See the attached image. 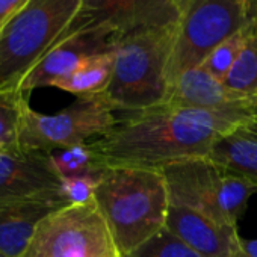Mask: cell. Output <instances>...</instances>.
Returning a JSON list of instances; mask_svg holds the SVG:
<instances>
[{"instance_id":"cell-1","label":"cell","mask_w":257,"mask_h":257,"mask_svg":"<svg viewBox=\"0 0 257 257\" xmlns=\"http://www.w3.org/2000/svg\"><path fill=\"white\" fill-rule=\"evenodd\" d=\"M255 113L159 104L128 112L107 134L88 144L101 168L159 170L171 162L209 156L216 141Z\"/></svg>"},{"instance_id":"cell-2","label":"cell","mask_w":257,"mask_h":257,"mask_svg":"<svg viewBox=\"0 0 257 257\" xmlns=\"http://www.w3.org/2000/svg\"><path fill=\"white\" fill-rule=\"evenodd\" d=\"M94 200L121 257L134 252L167 225L170 195L158 168L107 167L100 176Z\"/></svg>"},{"instance_id":"cell-3","label":"cell","mask_w":257,"mask_h":257,"mask_svg":"<svg viewBox=\"0 0 257 257\" xmlns=\"http://www.w3.org/2000/svg\"><path fill=\"white\" fill-rule=\"evenodd\" d=\"M176 23L119 35L113 50V74L101 92L115 110L140 112L165 101Z\"/></svg>"},{"instance_id":"cell-4","label":"cell","mask_w":257,"mask_h":257,"mask_svg":"<svg viewBox=\"0 0 257 257\" xmlns=\"http://www.w3.org/2000/svg\"><path fill=\"white\" fill-rule=\"evenodd\" d=\"M170 204L188 207L218 222L237 225L257 186L216 164L209 156L189 158L159 168Z\"/></svg>"},{"instance_id":"cell-5","label":"cell","mask_w":257,"mask_h":257,"mask_svg":"<svg viewBox=\"0 0 257 257\" xmlns=\"http://www.w3.org/2000/svg\"><path fill=\"white\" fill-rule=\"evenodd\" d=\"M82 0H29L0 31V85L17 82L70 35Z\"/></svg>"},{"instance_id":"cell-6","label":"cell","mask_w":257,"mask_h":257,"mask_svg":"<svg viewBox=\"0 0 257 257\" xmlns=\"http://www.w3.org/2000/svg\"><path fill=\"white\" fill-rule=\"evenodd\" d=\"M179 19L168 64V88L200 67L222 41L251 25L249 0H176Z\"/></svg>"},{"instance_id":"cell-7","label":"cell","mask_w":257,"mask_h":257,"mask_svg":"<svg viewBox=\"0 0 257 257\" xmlns=\"http://www.w3.org/2000/svg\"><path fill=\"white\" fill-rule=\"evenodd\" d=\"M22 257H121L109 225L94 201L67 204L37 225Z\"/></svg>"},{"instance_id":"cell-8","label":"cell","mask_w":257,"mask_h":257,"mask_svg":"<svg viewBox=\"0 0 257 257\" xmlns=\"http://www.w3.org/2000/svg\"><path fill=\"white\" fill-rule=\"evenodd\" d=\"M115 107L103 94L77 97L55 115H44L31 106L25 110L19 147L52 153L88 144L107 134L118 122Z\"/></svg>"},{"instance_id":"cell-9","label":"cell","mask_w":257,"mask_h":257,"mask_svg":"<svg viewBox=\"0 0 257 257\" xmlns=\"http://www.w3.org/2000/svg\"><path fill=\"white\" fill-rule=\"evenodd\" d=\"M176 0H82L70 34L92 28H110L119 35L144 28L176 23Z\"/></svg>"},{"instance_id":"cell-10","label":"cell","mask_w":257,"mask_h":257,"mask_svg":"<svg viewBox=\"0 0 257 257\" xmlns=\"http://www.w3.org/2000/svg\"><path fill=\"white\" fill-rule=\"evenodd\" d=\"M119 34L110 28H92L77 31L49 50L19 82L22 91L31 94L37 88L52 86L56 80L68 76L83 61L113 52Z\"/></svg>"},{"instance_id":"cell-11","label":"cell","mask_w":257,"mask_h":257,"mask_svg":"<svg viewBox=\"0 0 257 257\" xmlns=\"http://www.w3.org/2000/svg\"><path fill=\"white\" fill-rule=\"evenodd\" d=\"M61 183L50 153L22 147L0 150V198L59 192Z\"/></svg>"},{"instance_id":"cell-12","label":"cell","mask_w":257,"mask_h":257,"mask_svg":"<svg viewBox=\"0 0 257 257\" xmlns=\"http://www.w3.org/2000/svg\"><path fill=\"white\" fill-rule=\"evenodd\" d=\"M67 204L61 191L0 198V255L22 257L41 219Z\"/></svg>"},{"instance_id":"cell-13","label":"cell","mask_w":257,"mask_h":257,"mask_svg":"<svg viewBox=\"0 0 257 257\" xmlns=\"http://www.w3.org/2000/svg\"><path fill=\"white\" fill-rule=\"evenodd\" d=\"M165 228L201 257L242 255L237 225L218 222L188 207L170 204Z\"/></svg>"},{"instance_id":"cell-14","label":"cell","mask_w":257,"mask_h":257,"mask_svg":"<svg viewBox=\"0 0 257 257\" xmlns=\"http://www.w3.org/2000/svg\"><path fill=\"white\" fill-rule=\"evenodd\" d=\"M162 104L207 110L257 112V103L213 77L203 67L191 68L176 77Z\"/></svg>"},{"instance_id":"cell-15","label":"cell","mask_w":257,"mask_h":257,"mask_svg":"<svg viewBox=\"0 0 257 257\" xmlns=\"http://www.w3.org/2000/svg\"><path fill=\"white\" fill-rule=\"evenodd\" d=\"M209 158L257 186V113L216 141Z\"/></svg>"},{"instance_id":"cell-16","label":"cell","mask_w":257,"mask_h":257,"mask_svg":"<svg viewBox=\"0 0 257 257\" xmlns=\"http://www.w3.org/2000/svg\"><path fill=\"white\" fill-rule=\"evenodd\" d=\"M115 55L113 52L101 53L83 61L68 76L56 80L52 88L74 94L76 97L101 94L110 83L113 74Z\"/></svg>"},{"instance_id":"cell-17","label":"cell","mask_w":257,"mask_h":257,"mask_svg":"<svg viewBox=\"0 0 257 257\" xmlns=\"http://www.w3.org/2000/svg\"><path fill=\"white\" fill-rule=\"evenodd\" d=\"M29 94L16 85H0V150L17 149Z\"/></svg>"},{"instance_id":"cell-18","label":"cell","mask_w":257,"mask_h":257,"mask_svg":"<svg viewBox=\"0 0 257 257\" xmlns=\"http://www.w3.org/2000/svg\"><path fill=\"white\" fill-rule=\"evenodd\" d=\"M251 32H252V23L245 29L239 31L237 34L231 35L225 41H222L216 49L212 50V53L206 58V61L200 67L209 71L213 77L224 82L228 73L231 71V68L239 61L242 52L245 50Z\"/></svg>"},{"instance_id":"cell-19","label":"cell","mask_w":257,"mask_h":257,"mask_svg":"<svg viewBox=\"0 0 257 257\" xmlns=\"http://www.w3.org/2000/svg\"><path fill=\"white\" fill-rule=\"evenodd\" d=\"M224 83L257 103V28L252 25L249 41Z\"/></svg>"},{"instance_id":"cell-20","label":"cell","mask_w":257,"mask_h":257,"mask_svg":"<svg viewBox=\"0 0 257 257\" xmlns=\"http://www.w3.org/2000/svg\"><path fill=\"white\" fill-rule=\"evenodd\" d=\"M50 156H52V162L61 177L83 176V174H101L104 170L98 165L89 144L55 150L50 153Z\"/></svg>"},{"instance_id":"cell-21","label":"cell","mask_w":257,"mask_h":257,"mask_svg":"<svg viewBox=\"0 0 257 257\" xmlns=\"http://www.w3.org/2000/svg\"><path fill=\"white\" fill-rule=\"evenodd\" d=\"M125 257H201L167 228Z\"/></svg>"},{"instance_id":"cell-22","label":"cell","mask_w":257,"mask_h":257,"mask_svg":"<svg viewBox=\"0 0 257 257\" xmlns=\"http://www.w3.org/2000/svg\"><path fill=\"white\" fill-rule=\"evenodd\" d=\"M101 174H83L62 177L61 192L68 204H86L94 201Z\"/></svg>"},{"instance_id":"cell-23","label":"cell","mask_w":257,"mask_h":257,"mask_svg":"<svg viewBox=\"0 0 257 257\" xmlns=\"http://www.w3.org/2000/svg\"><path fill=\"white\" fill-rule=\"evenodd\" d=\"M29 0H0V31L11 22Z\"/></svg>"},{"instance_id":"cell-24","label":"cell","mask_w":257,"mask_h":257,"mask_svg":"<svg viewBox=\"0 0 257 257\" xmlns=\"http://www.w3.org/2000/svg\"><path fill=\"white\" fill-rule=\"evenodd\" d=\"M240 257H257V239H242Z\"/></svg>"},{"instance_id":"cell-25","label":"cell","mask_w":257,"mask_h":257,"mask_svg":"<svg viewBox=\"0 0 257 257\" xmlns=\"http://www.w3.org/2000/svg\"><path fill=\"white\" fill-rule=\"evenodd\" d=\"M249 17L251 23L257 28V0H249Z\"/></svg>"},{"instance_id":"cell-26","label":"cell","mask_w":257,"mask_h":257,"mask_svg":"<svg viewBox=\"0 0 257 257\" xmlns=\"http://www.w3.org/2000/svg\"><path fill=\"white\" fill-rule=\"evenodd\" d=\"M0 257H4V255H0Z\"/></svg>"}]
</instances>
